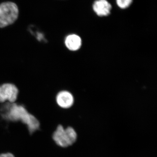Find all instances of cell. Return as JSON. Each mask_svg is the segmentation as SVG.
<instances>
[{"mask_svg": "<svg viewBox=\"0 0 157 157\" xmlns=\"http://www.w3.org/2000/svg\"><path fill=\"white\" fill-rule=\"evenodd\" d=\"M2 116L3 119L8 121H20L26 126L30 135L40 129V124L38 119L21 104L7 103L3 109Z\"/></svg>", "mask_w": 157, "mask_h": 157, "instance_id": "1", "label": "cell"}, {"mask_svg": "<svg viewBox=\"0 0 157 157\" xmlns=\"http://www.w3.org/2000/svg\"><path fill=\"white\" fill-rule=\"evenodd\" d=\"M52 139L57 145L63 147H67L72 145L76 141L77 134L72 127L65 129L61 125H59L52 134Z\"/></svg>", "mask_w": 157, "mask_h": 157, "instance_id": "2", "label": "cell"}, {"mask_svg": "<svg viewBox=\"0 0 157 157\" xmlns=\"http://www.w3.org/2000/svg\"><path fill=\"white\" fill-rule=\"evenodd\" d=\"M19 10L17 5L12 2L0 4V28H4L14 23L18 17Z\"/></svg>", "mask_w": 157, "mask_h": 157, "instance_id": "3", "label": "cell"}, {"mask_svg": "<svg viewBox=\"0 0 157 157\" xmlns=\"http://www.w3.org/2000/svg\"><path fill=\"white\" fill-rule=\"evenodd\" d=\"M18 94L19 90L16 85L9 82L3 83L0 85V103H15Z\"/></svg>", "mask_w": 157, "mask_h": 157, "instance_id": "4", "label": "cell"}, {"mask_svg": "<svg viewBox=\"0 0 157 157\" xmlns=\"http://www.w3.org/2000/svg\"><path fill=\"white\" fill-rule=\"evenodd\" d=\"M57 104L62 108H70L74 103V98L72 94L68 91L59 92L56 97Z\"/></svg>", "mask_w": 157, "mask_h": 157, "instance_id": "5", "label": "cell"}, {"mask_svg": "<svg viewBox=\"0 0 157 157\" xmlns=\"http://www.w3.org/2000/svg\"><path fill=\"white\" fill-rule=\"evenodd\" d=\"M93 9L99 16H106L110 14L112 6L107 0H97L93 5Z\"/></svg>", "mask_w": 157, "mask_h": 157, "instance_id": "6", "label": "cell"}, {"mask_svg": "<svg viewBox=\"0 0 157 157\" xmlns=\"http://www.w3.org/2000/svg\"><path fill=\"white\" fill-rule=\"evenodd\" d=\"M65 44L69 50L75 51L81 47V39L80 37L75 34L70 35L65 39Z\"/></svg>", "mask_w": 157, "mask_h": 157, "instance_id": "7", "label": "cell"}, {"mask_svg": "<svg viewBox=\"0 0 157 157\" xmlns=\"http://www.w3.org/2000/svg\"><path fill=\"white\" fill-rule=\"evenodd\" d=\"M133 0H116L117 6L122 9L128 8L132 2Z\"/></svg>", "mask_w": 157, "mask_h": 157, "instance_id": "8", "label": "cell"}, {"mask_svg": "<svg viewBox=\"0 0 157 157\" xmlns=\"http://www.w3.org/2000/svg\"><path fill=\"white\" fill-rule=\"evenodd\" d=\"M0 157H15L14 155L11 152L3 153L0 154Z\"/></svg>", "mask_w": 157, "mask_h": 157, "instance_id": "9", "label": "cell"}]
</instances>
